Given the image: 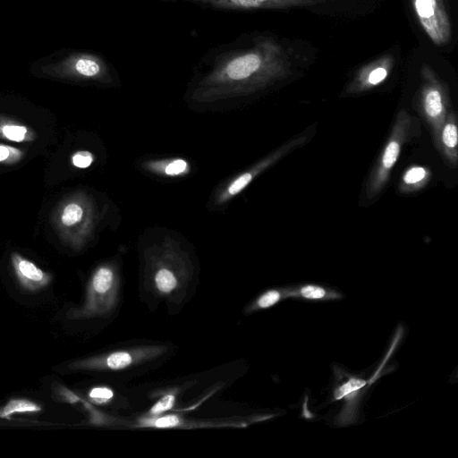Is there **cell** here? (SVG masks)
Wrapping results in <instances>:
<instances>
[{"label": "cell", "instance_id": "277c9868", "mask_svg": "<svg viewBox=\"0 0 458 458\" xmlns=\"http://www.w3.org/2000/svg\"><path fill=\"white\" fill-rule=\"evenodd\" d=\"M165 3H187L201 8L228 11L250 12L277 10L295 7H309L333 0H157Z\"/></svg>", "mask_w": 458, "mask_h": 458}, {"label": "cell", "instance_id": "8fae6325", "mask_svg": "<svg viewBox=\"0 0 458 458\" xmlns=\"http://www.w3.org/2000/svg\"><path fill=\"white\" fill-rule=\"evenodd\" d=\"M155 284L161 293H171L177 286V279L167 268L159 269L155 276Z\"/></svg>", "mask_w": 458, "mask_h": 458}, {"label": "cell", "instance_id": "5bb4252c", "mask_svg": "<svg viewBox=\"0 0 458 458\" xmlns=\"http://www.w3.org/2000/svg\"><path fill=\"white\" fill-rule=\"evenodd\" d=\"M399 151H400L399 143L395 140L390 141L385 150V153L383 156V160H382L383 166L386 169H389L394 165V163L398 157Z\"/></svg>", "mask_w": 458, "mask_h": 458}, {"label": "cell", "instance_id": "7a4b0ae2", "mask_svg": "<svg viewBox=\"0 0 458 458\" xmlns=\"http://www.w3.org/2000/svg\"><path fill=\"white\" fill-rule=\"evenodd\" d=\"M42 72L51 77L74 80L109 81L115 71L102 55L93 52L71 53L61 60L42 67Z\"/></svg>", "mask_w": 458, "mask_h": 458}, {"label": "cell", "instance_id": "44dd1931", "mask_svg": "<svg viewBox=\"0 0 458 458\" xmlns=\"http://www.w3.org/2000/svg\"><path fill=\"white\" fill-rule=\"evenodd\" d=\"M426 175V171L422 167H412L405 174L403 180L406 183H416L421 181Z\"/></svg>", "mask_w": 458, "mask_h": 458}, {"label": "cell", "instance_id": "52a82bcc", "mask_svg": "<svg viewBox=\"0 0 458 458\" xmlns=\"http://www.w3.org/2000/svg\"><path fill=\"white\" fill-rule=\"evenodd\" d=\"M11 262L20 284L29 291L40 290L51 281L48 273L17 252L11 254Z\"/></svg>", "mask_w": 458, "mask_h": 458}, {"label": "cell", "instance_id": "ba28073f", "mask_svg": "<svg viewBox=\"0 0 458 458\" xmlns=\"http://www.w3.org/2000/svg\"><path fill=\"white\" fill-rule=\"evenodd\" d=\"M38 138L37 132L18 120L0 114V140L13 142H31Z\"/></svg>", "mask_w": 458, "mask_h": 458}, {"label": "cell", "instance_id": "ac0fdd59", "mask_svg": "<svg viewBox=\"0 0 458 458\" xmlns=\"http://www.w3.org/2000/svg\"><path fill=\"white\" fill-rule=\"evenodd\" d=\"M443 143L449 148L457 145V128L454 123H449L445 125L442 133Z\"/></svg>", "mask_w": 458, "mask_h": 458}, {"label": "cell", "instance_id": "30bf717a", "mask_svg": "<svg viewBox=\"0 0 458 458\" xmlns=\"http://www.w3.org/2000/svg\"><path fill=\"white\" fill-rule=\"evenodd\" d=\"M40 409L39 405L31 401L14 399L11 400L0 410V417H9L17 412H35L40 411Z\"/></svg>", "mask_w": 458, "mask_h": 458}, {"label": "cell", "instance_id": "8992f818", "mask_svg": "<svg viewBox=\"0 0 458 458\" xmlns=\"http://www.w3.org/2000/svg\"><path fill=\"white\" fill-rule=\"evenodd\" d=\"M114 284L113 271L106 267H99L89 282L86 305L81 314L89 316L110 309L114 293Z\"/></svg>", "mask_w": 458, "mask_h": 458}, {"label": "cell", "instance_id": "ffe728a7", "mask_svg": "<svg viewBox=\"0 0 458 458\" xmlns=\"http://www.w3.org/2000/svg\"><path fill=\"white\" fill-rule=\"evenodd\" d=\"M280 299V293L271 290L261 295L257 301V306L261 309L268 308L277 302Z\"/></svg>", "mask_w": 458, "mask_h": 458}, {"label": "cell", "instance_id": "e0dca14e", "mask_svg": "<svg viewBox=\"0 0 458 458\" xmlns=\"http://www.w3.org/2000/svg\"><path fill=\"white\" fill-rule=\"evenodd\" d=\"M114 395L113 391L108 387L99 386L90 390L89 396L92 402L104 403L109 401Z\"/></svg>", "mask_w": 458, "mask_h": 458}, {"label": "cell", "instance_id": "d6986e66", "mask_svg": "<svg viewBox=\"0 0 458 458\" xmlns=\"http://www.w3.org/2000/svg\"><path fill=\"white\" fill-rule=\"evenodd\" d=\"M71 160L75 167L87 168L91 165L93 157L89 151H78L72 155Z\"/></svg>", "mask_w": 458, "mask_h": 458}, {"label": "cell", "instance_id": "7c38bea8", "mask_svg": "<svg viewBox=\"0 0 458 458\" xmlns=\"http://www.w3.org/2000/svg\"><path fill=\"white\" fill-rule=\"evenodd\" d=\"M25 155L23 149L0 143V164L14 165L19 163Z\"/></svg>", "mask_w": 458, "mask_h": 458}, {"label": "cell", "instance_id": "9a60e30c", "mask_svg": "<svg viewBox=\"0 0 458 458\" xmlns=\"http://www.w3.org/2000/svg\"><path fill=\"white\" fill-rule=\"evenodd\" d=\"M366 385V382L360 378H351L348 382L341 386L335 390V398L341 399L342 397L354 392Z\"/></svg>", "mask_w": 458, "mask_h": 458}, {"label": "cell", "instance_id": "2e32d148", "mask_svg": "<svg viewBox=\"0 0 458 458\" xmlns=\"http://www.w3.org/2000/svg\"><path fill=\"white\" fill-rule=\"evenodd\" d=\"M174 396L173 394H167L163 396L158 402H157L150 409L149 414L157 417L162 412L170 410L174 403Z\"/></svg>", "mask_w": 458, "mask_h": 458}, {"label": "cell", "instance_id": "7402d4cb", "mask_svg": "<svg viewBox=\"0 0 458 458\" xmlns=\"http://www.w3.org/2000/svg\"><path fill=\"white\" fill-rule=\"evenodd\" d=\"M251 180L250 174H245L237 178L229 187L228 192L234 195L241 191Z\"/></svg>", "mask_w": 458, "mask_h": 458}, {"label": "cell", "instance_id": "cb8c5ba5", "mask_svg": "<svg viewBox=\"0 0 458 458\" xmlns=\"http://www.w3.org/2000/svg\"><path fill=\"white\" fill-rule=\"evenodd\" d=\"M186 168V162L183 160H175L173 161L171 164H169L166 168L165 172L168 174H178L182 172H183Z\"/></svg>", "mask_w": 458, "mask_h": 458}, {"label": "cell", "instance_id": "4fadbf2b", "mask_svg": "<svg viewBox=\"0 0 458 458\" xmlns=\"http://www.w3.org/2000/svg\"><path fill=\"white\" fill-rule=\"evenodd\" d=\"M180 423L179 417L173 414L141 420V425L155 428H174L177 427Z\"/></svg>", "mask_w": 458, "mask_h": 458}, {"label": "cell", "instance_id": "9c48e42d", "mask_svg": "<svg viewBox=\"0 0 458 458\" xmlns=\"http://www.w3.org/2000/svg\"><path fill=\"white\" fill-rule=\"evenodd\" d=\"M394 59L391 55H383L364 66L359 74L362 86H375L382 82L388 75Z\"/></svg>", "mask_w": 458, "mask_h": 458}, {"label": "cell", "instance_id": "603a6c76", "mask_svg": "<svg viewBox=\"0 0 458 458\" xmlns=\"http://www.w3.org/2000/svg\"><path fill=\"white\" fill-rule=\"evenodd\" d=\"M301 294L308 299H320L325 296L323 288L314 285H307L301 288Z\"/></svg>", "mask_w": 458, "mask_h": 458}, {"label": "cell", "instance_id": "5b68a950", "mask_svg": "<svg viewBox=\"0 0 458 458\" xmlns=\"http://www.w3.org/2000/svg\"><path fill=\"white\" fill-rule=\"evenodd\" d=\"M161 346H146L125 351H118L106 355L89 359L76 365L78 368L94 369H122L143 360L154 358L164 352Z\"/></svg>", "mask_w": 458, "mask_h": 458}, {"label": "cell", "instance_id": "6da1fadb", "mask_svg": "<svg viewBox=\"0 0 458 458\" xmlns=\"http://www.w3.org/2000/svg\"><path fill=\"white\" fill-rule=\"evenodd\" d=\"M290 50L269 32H246L206 51L195 66L199 85L256 87L286 77Z\"/></svg>", "mask_w": 458, "mask_h": 458}, {"label": "cell", "instance_id": "3957f363", "mask_svg": "<svg viewBox=\"0 0 458 458\" xmlns=\"http://www.w3.org/2000/svg\"><path fill=\"white\" fill-rule=\"evenodd\" d=\"M416 17L429 39L437 46L452 38V23L444 0H411Z\"/></svg>", "mask_w": 458, "mask_h": 458}]
</instances>
